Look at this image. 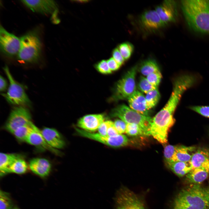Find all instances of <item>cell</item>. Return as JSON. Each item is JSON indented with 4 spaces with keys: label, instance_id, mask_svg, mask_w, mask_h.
<instances>
[{
    "label": "cell",
    "instance_id": "1",
    "mask_svg": "<svg viewBox=\"0 0 209 209\" xmlns=\"http://www.w3.org/2000/svg\"><path fill=\"white\" fill-rule=\"evenodd\" d=\"M181 3L190 27L198 33H209V0H183Z\"/></svg>",
    "mask_w": 209,
    "mask_h": 209
},
{
    "label": "cell",
    "instance_id": "2",
    "mask_svg": "<svg viewBox=\"0 0 209 209\" xmlns=\"http://www.w3.org/2000/svg\"><path fill=\"white\" fill-rule=\"evenodd\" d=\"M174 202L199 209H209L208 189L199 184H192L181 190L175 198Z\"/></svg>",
    "mask_w": 209,
    "mask_h": 209
},
{
    "label": "cell",
    "instance_id": "3",
    "mask_svg": "<svg viewBox=\"0 0 209 209\" xmlns=\"http://www.w3.org/2000/svg\"><path fill=\"white\" fill-rule=\"evenodd\" d=\"M20 39V46L17 55L18 60L28 63L37 62L40 57L42 47L38 32L30 31Z\"/></svg>",
    "mask_w": 209,
    "mask_h": 209
},
{
    "label": "cell",
    "instance_id": "4",
    "mask_svg": "<svg viewBox=\"0 0 209 209\" xmlns=\"http://www.w3.org/2000/svg\"><path fill=\"white\" fill-rule=\"evenodd\" d=\"M113 117H118L127 123H134L139 126L145 136H149L150 126L152 119L150 116L141 115L122 104L113 109L110 114Z\"/></svg>",
    "mask_w": 209,
    "mask_h": 209
},
{
    "label": "cell",
    "instance_id": "5",
    "mask_svg": "<svg viewBox=\"0 0 209 209\" xmlns=\"http://www.w3.org/2000/svg\"><path fill=\"white\" fill-rule=\"evenodd\" d=\"M3 70L10 84L6 93H2L1 95L12 105L23 107L29 105L30 101L23 86L14 79L7 66L3 68Z\"/></svg>",
    "mask_w": 209,
    "mask_h": 209
},
{
    "label": "cell",
    "instance_id": "6",
    "mask_svg": "<svg viewBox=\"0 0 209 209\" xmlns=\"http://www.w3.org/2000/svg\"><path fill=\"white\" fill-rule=\"evenodd\" d=\"M137 67L129 70L116 83L113 98L116 101L127 99L136 90L135 78Z\"/></svg>",
    "mask_w": 209,
    "mask_h": 209
},
{
    "label": "cell",
    "instance_id": "7",
    "mask_svg": "<svg viewBox=\"0 0 209 209\" xmlns=\"http://www.w3.org/2000/svg\"><path fill=\"white\" fill-rule=\"evenodd\" d=\"M115 200L116 209H146L141 198L125 186L118 191Z\"/></svg>",
    "mask_w": 209,
    "mask_h": 209
},
{
    "label": "cell",
    "instance_id": "8",
    "mask_svg": "<svg viewBox=\"0 0 209 209\" xmlns=\"http://www.w3.org/2000/svg\"><path fill=\"white\" fill-rule=\"evenodd\" d=\"M78 134L82 136L99 142L107 145L113 147H119L127 145L129 142L127 137L122 134L110 137L104 136L98 133H92L76 128Z\"/></svg>",
    "mask_w": 209,
    "mask_h": 209
},
{
    "label": "cell",
    "instance_id": "9",
    "mask_svg": "<svg viewBox=\"0 0 209 209\" xmlns=\"http://www.w3.org/2000/svg\"><path fill=\"white\" fill-rule=\"evenodd\" d=\"M30 113L25 107L14 108L10 112L5 125V129L12 133L17 128L32 122Z\"/></svg>",
    "mask_w": 209,
    "mask_h": 209
},
{
    "label": "cell",
    "instance_id": "10",
    "mask_svg": "<svg viewBox=\"0 0 209 209\" xmlns=\"http://www.w3.org/2000/svg\"><path fill=\"white\" fill-rule=\"evenodd\" d=\"M20 46V40L14 35L7 31L1 25L0 27L1 51L10 57L17 55Z\"/></svg>",
    "mask_w": 209,
    "mask_h": 209
},
{
    "label": "cell",
    "instance_id": "11",
    "mask_svg": "<svg viewBox=\"0 0 209 209\" xmlns=\"http://www.w3.org/2000/svg\"><path fill=\"white\" fill-rule=\"evenodd\" d=\"M21 1L35 12L56 16L58 12L57 4L53 0H22Z\"/></svg>",
    "mask_w": 209,
    "mask_h": 209
},
{
    "label": "cell",
    "instance_id": "12",
    "mask_svg": "<svg viewBox=\"0 0 209 209\" xmlns=\"http://www.w3.org/2000/svg\"><path fill=\"white\" fill-rule=\"evenodd\" d=\"M177 5L174 0H165L156 8V11L161 21L166 25L174 22L178 15Z\"/></svg>",
    "mask_w": 209,
    "mask_h": 209
},
{
    "label": "cell",
    "instance_id": "13",
    "mask_svg": "<svg viewBox=\"0 0 209 209\" xmlns=\"http://www.w3.org/2000/svg\"><path fill=\"white\" fill-rule=\"evenodd\" d=\"M105 120V116L102 114L87 115L79 119L77 126L82 129L87 131H94L98 129Z\"/></svg>",
    "mask_w": 209,
    "mask_h": 209
},
{
    "label": "cell",
    "instance_id": "14",
    "mask_svg": "<svg viewBox=\"0 0 209 209\" xmlns=\"http://www.w3.org/2000/svg\"><path fill=\"white\" fill-rule=\"evenodd\" d=\"M140 21L142 26L148 30H157L165 26L155 10L144 12L140 17Z\"/></svg>",
    "mask_w": 209,
    "mask_h": 209
},
{
    "label": "cell",
    "instance_id": "15",
    "mask_svg": "<svg viewBox=\"0 0 209 209\" xmlns=\"http://www.w3.org/2000/svg\"><path fill=\"white\" fill-rule=\"evenodd\" d=\"M127 100L129 107L131 109L141 115L149 116L145 96L140 92L136 90Z\"/></svg>",
    "mask_w": 209,
    "mask_h": 209
},
{
    "label": "cell",
    "instance_id": "16",
    "mask_svg": "<svg viewBox=\"0 0 209 209\" xmlns=\"http://www.w3.org/2000/svg\"><path fill=\"white\" fill-rule=\"evenodd\" d=\"M26 142L30 145L49 150L56 154H59L57 149L53 148L47 143L42 135L41 130L35 125Z\"/></svg>",
    "mask_w": 209,
    "mask_h": 209
},
{
    "label": "cell",
    "instance_id": "17",
    "mask_svg": "<svg viewBox=\"0 0 209 209\" xmlns=\"http://www.w3.org/2000/svg\"><path fill=\"white\" fill-rule=\"evenodd\" d=\"M190 163L192 169H203L209 172V149H200L193 154Z\"/></svg>",
    "mask_w": 209,
    "mask_h": 209
},
{
    "label": "cell",
    "instance_id": "18",
    "mask_svg": "<svg viewBox=\"0 0 209 209\" xmlns=\"http://www.w3.org/2000/svg\"><path fill=\"white\" fill-rule=\"evenodd\" d=\"M41 132L47 143L55 149L63 148L65 142L60 133L55 129L48 127L44 128Z\"/></svg>",
    "mask_w": 209,
    "mask_h": 209
},
{
    "label": "cell",
    "instance_id": "19",
    "mask_svg": "<svg viewBox=\"0 0 209 209\" xmlns=\"http://www.w3.org/2000/svg\"><path fill=\"white\" fill-rule=\"evenodd\" d=\"M29 167L34 173L42 177L48 175L51 169V165L49 161L43 158L32 159L30 161Z\"/></svg>",
    "mask_w": 209,
    "mask_h": 209
},
{
    "label": "cell",
    "instance_id": "20",
    "mask_svg": "<svg viewBox=\"0 0 209 209\" xmlns=\"http://www.w3.org/2000/svg\"><path fill=\"white\" fill-rule=\"evenodd\" d=\"M21 156L16 154L1 153L0 154V174L3 176L9 173V169L12 163Z\"/></svg>",
    "mask_w": 209,
    "mask_h": 209
},
{
    "label": "cell",
    "instance_id": "21",
    "mask_svg": "<svg viewBox=\"0 0 209 209\" xmlns=\"http://www.w3.org/2000/svg\"><path fill=\"white\" fill-rule=\"evenodd\" d=\"M165 162L167 167L179 177H182L186 175L192 170L190 162Z\"/></svg>",
    "mask_w": 209,
    "mask_h": 209
},
{
    "label": "cell",
    "instance_id": "22",
    "mask_svg": "<svg viewBox=\"0 0 209 209\" xmlns=\"http://www.w3.org/2000/svg\"><path fill=\"white\" fill-rule=\"evenodd\" d=\"M195 147H194L177 146L173 162H190L193 154L195 152Z\"/></svg>",
    "mask_w": 209,
    "mask_h": 209
},
{
    "label": "cell",
    "instance_id": "23",
    "mask_svg": "<svg viewBox=\"0 0 209 209\" xmlns=\"http://www.w3.org/2000/svg\"><path fill=\"white\" fill-rule=\"evenodd\" d=\"M209 174V172L203 169L196 168L186 175V179L190 183L199 184L208 178Z\"/></svg>",
    "mask_w": 209,
    "mask_h": 209
},
{
    "label": "cell",
    "instance_id": "24",
    "mask_svg": "<svg viewBox=\"0 0 209 209\" xmlns=\"http://www.w3.org/2000/svg\"><path fill=\"white\" fill-rule=\"evenodd\" d=\"M139 70L143 75L146 76L152 73L160 71L157 63L152 59H148L144 61L141 64Z\"/></svg>",
    "mask_w": 209,
    "mask_h": 209
},
{
    "label": "cell",
    "instance_id": "25",
    "mask_svg": "<svg viewBox=\"0 0 209 209\" xmlns=\"http://www.w3.org/2000/svg\"><path fill=\"white\" fill-rule=\"evenodd\" d=\"M34 125L31 122L29 124L17 128L12 134L19 140L26 142L28 136L32 130Z\"/></svg>",
    "mask_w": 209,
    "mask_h": 209
},
{
    "label": "cell",
    "instance_id": "26",
    "mask_svg": "<svg viewBox=\"0 0 209 209\" xmlns=\"http://www.w3.org/2000/svg\"><path fill=\"white\" fill-rule=\"evenodd\" d=\"M27 168L26 163L21 157L17 159L12 163L9 168V173L22 174L26 172Z\"/></svg>",
    "mask_w": 209,
    "mask_h": 209
},
{
    "label": "cell",
    "instance_id": "27",
    "mask_svg": "<svg viewBox=\"0 0 209 209\" xmlns=\"http://www.w3.org/2000/svg\"><path fill=\"white\" fill-rule=\"evenodd\" d=\"M160 98V94L158 88L146 93L145 98L147 109L149 110L154 107L158 102Z\"/></svg>",
    "mask_w": 209,
    "mask_h": 209
},
{
    "label": "cell",
    "instance_id": "28",
    "mask_svg": "<svg viewBox=\"0 0 209 209\" xmlns=\"http://www.w3.org/2000/svg\"><path fill=\"white\" fill-rule=\"evenodd\" d=\"M118 48L125 60L128 59L130 57L134 49L133 45L128 42L120 44Z\"/></svg>",
    "mask_w": 209,
    "mask_h": 209
},
{
    "label": "cell",
    "instance_id": "29",
    "mask_svg": "<svg viewBox=\"0 0 209 209\" xmlns=\"http://www.w3.org/2000/svg\"><path fill=\"white\" fill-rule=\"evenodd\" d=\"M13 206V202L9 194L1 190L0 209H10Z\"/></svg>",
    "mask_w": 209,
    "mask_h": 209
},
{
    "label": "cell",
    "instance_id": "30",
    "mask_svg": "<svg viewBox=\"0 0 209 209\" xmlns=\"http://www.w3.org/2000/svg\"><path fill=\"white\" fill-rule=\"evenodd\" d=\"M125 132L127 135L132 136H145L142 128L138 125L134 123L127 124Z\"/></svg>",
    "mask_w": 209,
    "mask_h": 209
},
{
    "label": "cell",
    "instance_id": "31",
    "mask_svg": "<svg viewBox=\"0 0 209 209\" xmlns=\"http://www.w3.org/2000/svg\"><path fill=\"white\" fill-rule=\"evenodd\" d=\"M139 89L142 92L147 93L150 91L158 88L151 84L146 78L141 76L138 83Z\"/></svg>",
    "mask_w": 209,
    "mask_h": 209
},
{
    "label": "cell",
    "instance_id": "32",
    "mask_svg": "<svg viewBox=\"0 0 209 209\" xmlns=\"http://www.w3.org/2000/svg\"><path fill=\"white\" fill-rule=\"evenodd\" d=\"M176 147L177 146L171 145H168L165 147L164 150V155L165 161H173Z\"/></svg>",
    "mask_w": 209,
    "mask_h": 209
},
{
    "label": "cell",
    "instance_id": "33",
    "mask_svg": "<svg viewBox=\"0 0 209 209\" xmlns=\"http://www.w3.org/2000/svg\"><path fill=\"white\" fill-rule=\"evenodd\" d=\"M162 75L160 71L152 73L146 77L148 81L154 86L158 87L161 81Z\"/></svg>",
    "mask_w": 209,
    "mask_h": 209
},
{
    "label": "cell",
    "instance_id": "34",
    "mask_svg": "<svg viewBox=\"0 0 209 209\" xmlns=\"http://www.w3.org/2000/svg\"><path fill=\"white\" fill-rule=\"evenodd\" d=\"M96 67L98 71L103 74H109L111 73L107 62L105 60H102L96 65Z\"/></svg>",
    "mask_w": 209,
    "mask_h": 209
},
{
    "label": "cell",
    "instance_id": "35",
    "mask_svg": "<svg viewBox=\"0 0 209 209\" xmlns=\"http://www.w3.org/2000/svg\"><path fill=\"white\" fill-rule=\"evenodd\" d=\"M190 108L203 116L209 118V106H194L190 107Z\"/></svg>",
    "mask_w": 209,
    "mask_h": 209
},
{
    "label": "cell",
    "instance_id": "36",
    "mask_svg": "<svg viewBox=\"0 0 209 209\" xmlns=\"http://www.w3.org/2000/svg\"><path fill=\"white\" fill-rule=\"evenodd\" d=\"M114 122V125L119 134L126 132L127 124L121 119H117Z\"/></svg>",
    "mask_w": 209,
    "mask_h": 209
},
{
    "label": "cell",
    "instance_id": "37",
    "mask_svg": "<svg viewBox=\"0 0 209 209\" xmlns=\"http://www.w3.org/2000/svg\"><path fill=\"white\" fill-rule=\"evenodd\" d=\"M113 122L111 120L104 121L99 127L98 130V133L104 136H107V131L110 125Z\"/></svg>",
    "mask_w": 209,
    "mask_h": 209
},
{
    "label": "cell",
    "instance_id": "38",
    "mask_svg": "<svg viewBox=\"0 0 209 209\" xmlns=\"http://www.w3.org/2000/svg\"><path fill=\"white\" fill-rule=\"evenodd\" d=\"M113 58L120 66L122 65L125 60L123 57L118 48L114 49L112 52Z\"/></svg>",
    "mask_w": 209,
    "mask_h": 209
},
{
    "label": "cell",
    "instance_id": "39",
    "mask_svg": "<svg viewBox=\"0 0 209 209\" xmlns=\"http://www.w3.org/2000/svg\"><path fill=\"white\" fill-rule=\"evenodd\" d=\"M107 62L108 66L112 71L118 70L120 66L113 57L109 59Z\"/></svg>",
    "mask_w": 209,
    "mask_h": 209
},
{
    "label": "cell",
    "instance_id": "40",
    "mask_svg": "<svg viewBox=\"0 0 209 209\" xmlns=\"http://www.w3.org/2000/svg\"><path fill=\"white\" fill-rule=\"evenodd\" d=\"M119 134L116 129L114 124V122L111 124L109 127L107 131V136L113 137Z\"/></svg>",
    "mask_w": 209,
    "mask_h": 209
},
{
    "label": "cell",
    "instance_id": "41",
    "mask_svg": "<svg viewBox=\"0 0 209 209\" xmlns=\"http://www.w3.org/2000/svg\"><path fill=\"white\" fill-rule=\"evenodd\" d=\"M172 209H199L182 204L173 202Z\"/></svg>",
    "mask_w": 209,
    "mask_h": 209
},
{
    "label": "cell",
    "instance_id": "42",
    "mask_svg": "<svg viewBox=\"0 0 209 209\" xmlns=\"http://www.w3.org/2000/svg\"><path fill=\"white\" fill-rule=\"evenodd\" d=\"M8 83L6 80L4 78L0 75V90L1 92H4L6 91L7 89Z\"/></svg>",
    "mask_w": 209,
    "mask_h": 209
},
{
    "label": "cell",
    "instance_id": "43",
    "mask_svg": "<svg viewBox=\"0 0 209 209\" xmlns=\"http://www.w3.org/2000/svg\"><path fill=\"white\" fill-rule=\"evenodd\" d=\"M10 209H19V208H18L13 207H12Z\"/></svg>",
    "mask_w": 209,
    "mask_h": 209
},
{
    "label": "cell",
    "instance_id": "44",
    "mask_svg": "<svg viewBox=\"0 0 209 209\" xmlns=\"http://www.w3.org/2000/svg\"><path fill=\"white\" fill-rule=\"evenodd\" d=\"M208 189V193H209V188H208V189Z\"/></svg>",
    "mask_w": 209,
    "mask_h": 209
}]
</instances>
